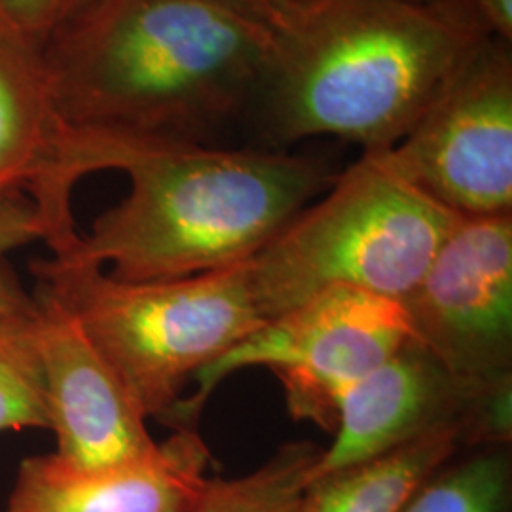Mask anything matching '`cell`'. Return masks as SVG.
Listing matches in <instances>:
<instances>
[{"label": "cell", "instance_id": "6da1fadb", "mask_svg": "<svg viewBox=\"0 0 512 512\" xmlns=\"http://www.w3.org/2000/svg\"><path fill=\"white\" fill-rule=\"evenodd\" d=\"M105 169L128 175V196L55 258L101 268L109 262V275L131 283L238 266L338 175L323 156L283 148L207 147L65 129L38 198L42 213L71 219L74 184Z\"/></svg>", "mask_w": 512, "mask_h": 512}, {"label": "cell", "instance_id": "7a4b0ae2", "mask_svg": "<svg viewBox=\"0 0 512 512\" xmlns=\"http://www.w3.org/2000/svg\"><path fill=\"white\" fill-rule=\"evenodd\" d=\"M274 46L224 0H88L42 44L65 128L207 147L251 124Z\"/></svg>", "mask_w": 512, "mask_h": 512}, {"label": "cell", "instance_id": "3957f363", "mask_svg": "<svg viewBox=\"0 0 512 512\" xmlns=\"http://www.w3.org/2000/svg\"><path fill=\"white\" fill-rule=\"evenodd\" d=\"M486 37L467 0H319L275 35L251 124L266 148L336 137L391 150Z\"/></svg>", "mask_w": 512, "mask_h": 512}, {"label": "cell", "instance_id": "277c9868", "mask_svg": "<svg viewBox=\"0 0 512 512\" xmlns=\"http://www.w3.org/2000/svg\"><path fill=\"white\" fill-rule=\"evenodd\" d=\"M458 217L410 183L387 150L363 152L243 262L256 308L268 321L336 287L401 302Z\"/></svg>", "mask_w": 512, "mask_h": 512}, {"label": "cell", "instance_id": "5b68a950", "mask_svg": "<svg viewBox=\"0 0 512 512\" xmlns=\"http://www.w3.org/2000/svg\"><path fill=\"white\" fill-rule=\"evenodd\" d=\"M31 270L38 291L73 313L147 420L171 427L186 384L266 323L243 262L145 283L55 256L33 262Z\"/></svg>", "mask_w": 512, "mask_h": 512}, {"label": "cell", "instance_id": "8992f818", "mask_svg": "<svg viewBox=\"0 0 512 512\" xmlns=\"http://www.w3.org/2000/svg\"><path fill=\"white\" fill-rule=\"evenodd\" d=\"M412 338L399 300L336 287L268 319L194 378L173 429L196 427L203 404L228 376L266 368L279 380L294 420L334 433L338 404L351 385Z\"/></svg>", "mask_w": 512, "mask_h": 512}, {"label": "cell", "instance_id": "52a82bcc", "mask_svg": "<svg viewBox=\"0 0 512 512\" xmlns=\"http://www.w3.org/2000/svg\"><path fill=\"white\" fill-rule=\"evenodd\" d=\"M387 156L456 215L512 213L511 42L482 38Z\"/></svg>", "mask_w": 512, "mask_h": 512}, {"label": "cell", "instance_id": "ba28073f", "mask_svg": "<svg viewBox=\"0 0 512 512\" xmlns=\"http://www.w3.org/2000/svg\"><path fill=\"white\" fill-rule=\"evenodd\" d=\"M412 338L463 385L512 382V213L461 217L401 300Z\"/></svg>", "mask_w": 512, "mask_h": 512}, {"label": "cell", "instance_id": "9c48e42d", "mask_svg": "<svg viewBox=\"0 0 512 512\" xmlns=\"http://www.w3.org/2000/svg\"><path fill=\"white\" fill-rule=\"evenodd\" d=\"M35 300L55 454L86 471L156 454L160 442L150 437L147 416L73 313L38 289Z\"/></svg>", "mask_w": 512, "mask_h": 512}, {"label": "cell", "instance_id": "30bf717a", "mask_svg": "<svg viewBox=\"0 0 512 512\" xmlns=\"http://www.w3.org/2000/svg\"><path fill=\"white\" fill-rule=\"evenodd\" d=\"M503 385L476 391L461 384L410 338L344 393L334 440L321 450L308 482L446 427L459 429L465 448H471L482 404Z\"/></svg>", "mask_w": 512, "mask_h": 512}, {"label": "cell", "instance_id": "8fae6325", "mask_svg": "<svg viewBox=\"0 0 512 512\" xmlns=\"http://www.w3.org/2000/svg\"><path fill=\"white\" fill-rule=\"evenodd\" d=\"M211 463L196 427L175 429L150 458L99 471L73 467L57 454L29 456L6 512H194Z\"/></svg>", "mask_w": 512, "mask_h": 512}, {"label": "cell", "instance_id": "7c38bea8", "mask_svg": "<svg viewBox=\"0 0 512 512\" xmlns=\"http://www.w3.org/2000/svg\"><path fill=\"white\" fill-rule=\"evenodd\" d=\"M44 48L0 16V192L35 198L65 137Z\"/></svg>", "mask_w": 512, "mask_h": 512}, {"label": "cell", "instance_id": "4fadbf2b", "mask_svg": "<svg viewBox=\"0 0 512 512\" xmlns=\"http://www.w3.org/2000/svg\"><path fill=\"white\" fill-rule=\"evenodd\" d=\"M463 448V433L446 427L378 458L311 478L298 512H401L421 484Z\"/></svg>", "mask_w": 512, "mask_h": 512}, {"label": "cell", "instance_id": "5bb4252c", "mask_svg": "<svg viewBox=\"0 0 512 512\" xmlns=\"http://www.w3.org/2000/svg\"><path fill=\"white\" fill-rule=\"evenodd\" d=\"M401 512H512L511 446L463 448L421 484Z\"/></svg>", "mask_w": 512, "mask_h": 512}, {"label": "cell", "instance_id": "9a60e30c", "mask_svg": "<svg viewBox=\"0 0 512 512\" xmlns=\"http://www.w3.org/2000/svg\"><path fill=\"white\" fill-rule=\"evenodd\" d=\"M321 450L308 440L287 442L247 475L211 476L194 512H298Z\"/></svg>", "mask_w": 512, "mask_h": 512}, {"label": "cell", "instance_id": "2e32d148", "mask_svg": "<svg viewBox=\"0 0 512 512\" xmlns=\"http://www.w3.org/2000/svg\"><path fill=\"white\" fill-rule=\"evenodd\" d=\"M50 429L35 319L0 332V431Z\"/></svg>", "mask_w": 512, "mask_h": 512}, {"label": "cell", "instance_id": "e0dca14e", "mask_svg": "<svg viewBox=\"0 0 512 512\" xmlns=\"http://www.w3.org/2000/svg\"><path fill=\"white\" fill-rule=\"evenodd\" d=\"M38 239L46 241V224L33 198L23 190L0 192V258Z\"/></svg>", "mask_w": 512, "mask_h": 512}, {"label": "cell", "instance_id": "ac0fdd59", "mask_svg": "<svg viewBox=\"0 0 512 512\" xmlns=\"http://www.w3.org/2000/svg\"><path fill=\"white\" fill-rule=\"evenodd\" d=\"M88 0H0V16L40 44Z\"/></svg>", "mask_w": 512, "mask_h": 512}, {"label": "cell", "instance_id": "d6986e66", "mask_svg": "<svg viewBox=\"0 0 512 512\" xmlns=\"http://www.w3.org/2000/svg\"><path fill=\"white\" fill-rule=\"evenodd\" d=\"M243 14L270 27L275 35L285 33L304 18L319 0H224Z\"/></svg>", "mask_w": 512, "mask_h": 512}, {"label": "cell", "instance_id": "ffe728a7", "mask_svg": "<svg viewBox=\"0 0 512 512\" xmlns=\"http://www.w3.org/2000/svg\"><path fill=\"white\" fill-rule=\"evenodd\" d=\"M37 315V300L27 293L10 266L0 258V332L23 325Z\"/></svg>", "mask_w": 512, "mask_h": 512}, {"label": "cell", "instance_id": "44dd1931", "mask_svg": "<svg viewBox=\"0 0 512 512\" xmlns=\"http://www.w3.org/2000/svg\"><path fill=\"white\" fill-rule=\"evenodd\" d=\"M492 37L512 44V0H467Z\"/></svg>", "mask_w": 512, "mask_h": 512}]
</instances>
